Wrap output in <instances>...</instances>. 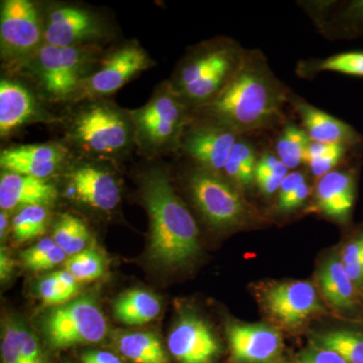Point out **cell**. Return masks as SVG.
Here are the masks:
<instances>
[{
	"label": "cell",
	"instance_id": "cell-1",
	"mask_svg": "<svg viewBox=\"0 0 363 363\" xmlns=\"http://www.w3.org/2000/svg\"><path fill=\"white\" fill-rule=\"evenodd\" d=\"M291 93L259 51L245 52L242 63L210 104L195 109L200 121L220 124L238 133L271 130L284 121Z\"/></svg>",
	"mask_w": 363,
	"mask_h": 363
},
{
	"label": "cell",
	"instance_id": "cell-2",
	"mask_svg": "<svg viewBox=\"0 0 363 363\" xmlns=\"http://www.w3.org/2000/svg\"><path fill=\"white\" fill-rule=\"evenodd\" d=\"M140 198L150 221L149 257L157 267L178 269L199 255V231L168 173L152 167L140 178Z\"/></svg>",
	"mask_w": 363,
	"mask_h": 363
},
{
	"label": "cell",
	"instance_id": "cell-3",
	"mask_svg": "<svg viewBox=\"0 0 363 363\" xmlns=\"http://www.w3.org/2000/svg\"><path fill=\"white\" fill-rule=\"evenodd\" d=\"M245 52L228 38L195 45L186 52L168 83L189 108H199L218 96L230 82Z\"/></svg>",
	"mask_w": 363,
	"mask_h": 363
},
{
	"label": "cell",
	"instance_id": "cell-4",
	"mask_svg": "<svg viewBox=\"0 0 363 363\" xmlns=\"http://www.w3.org/2000/svg\"><path fill=\"white\" fill-rule=\"evenodd\" d=\"M102 58L97 45L61 48L44 44L18 68L25 69L45 100L73 102Z\"/></svg>",
	"mask_w": 363,
	"mask_h": 363
},
{
	"label": "cell",
	"instance_id": "cell-5",
	"mask_svg": "<svg viewBox=\"0 0 363 363\" xmlns=\"http://www.w3.org/2000/svg\"><path fill=\"white\" fill-rule=\"evenodd\" d=\"M128 113L135 130V145L147 157L180 149L182 138L191 123L190 108L168 81L157 86L147 104Z\"/></svg>",
	"mask_w": 363,
	"mask_h": 363
},
{
	"label": "cell",
	"instance_id": "cell-6",
	"mask_svg": "<svg viewBox=\"0 0 363 363\" xmlns=\"http://www.w3.org/2000/svg\"><path fill=\"white\" fill-rule=\"evenodd\" d=\"M69 140L90 156L112 159L135 145V130L128 111L105 99L85 102L73 114Z\"/></svg>",
	"mask_w": 363,
	"mask_h": 363
},
{
	"label": "cell",
	"instance_id": "cell-7",
	"mask_svg": "<svg viewBox=\"0 0 363 363\" xmlns=\"http://www.w3.org/2000/svg\"><path fill=\"white\" fill-rule=\"evenodd\" d=\"M187 187L198 211L215 229L238 228L253 218L238 186L222 174L196 167L188 175Z\"/></svg>",
	"mask_w": 363,
	"mask_h": 363
},
{
	"label": "cell",
	"instance_id": "cell-8",
	"mask_svg": "<svg viewBox=\"0 0 363 363\" xmlns=\"http://www.w3.org/2000/svg\"><path fill=\"white\" fill-rule=\"evenodd\" d=\"M43 333L48 347L55 351L95 344L106 337V319L94 298H74L48 313Z\"/></svg>",
	"mask_w": 363,
	"mask_h": 363
},
{
	"label": "cell",
	"instance_id": "cell-9",
	"mask_svg": "<svg viewBox=\"0 0 363 363\" xmlns=\"http://www.w3.org/2000/svg\"><path fill=\"white\" fill-rule=\"evenodd\" d=\"M44 45V20L30 0H6L0 11L2 63L18 68Z\"/></svg>",
	"mask_w": 363,
	"mask_h": 363
},
{
	"label": "cell",
	"instance_id": "cell-10",
	"mask_svg": "<svg viewBox=\"0 0 363 363\" xmlns=\"http://www.w3.org/2000/svg\"><path fill=\"white\" fill-rule=\"evenodd\" d=\"M154 65V60L138 40H128L104 56L94 73L83 82L73 104L105 99Z\"/></svg>",
	"mask_w": 363,
	"mask_h": 363
},
{
	"label": "cell",
	"instance_id": "cell-11",
	"mask_svg": "<svg viewBox=\"0 0 363 363\" xmlns=\"http://www.w3.org/2000/svg\"><path fill=\"white\" fill-rule=\"evenodd\" d=\"M259 298L267 316L279 326L290 330H297L325 312L316 288L309 281L269 284L262 289Z\"/></svg>",
	"mask_w": 363,
	"mask_h": 363
},
{
	"label": "cell",
	"instance_id": "cell-12",
	"mask_svg": "<svg viewBox=\"0 0 363 363\" xmlns=\"http://www.w3.org/2000/svg\"><path fill=\"white\" fill-rule=\"evenodd\" d=\"M108 35L99 14L76 4L55 7L44 21V44L55 47L98 45Z\"/></svg>",
	"mask_w": 363,
	"mask_h": 363
},
{
	"label": "cell",
	"instance_id": "cell-13",
	"mask_svg": "<svg viewBox=\"0 0 363 363\" xmlns=\"http://www.w3.org/2000/svg\"><path fill=\"white\" fill-rule=\"evenodd\" d=\"M226 338L230 363H291L281 331L271 325L230 322Z\"/></svg>",
	"mask_w": 363,
	"mask_h": 363
},
{
	"label": "cell",
	"instance_id": "cell-14",
	"mask_svg": "<svg viewBox=\"0 0 363 363\" xmlns=\"http://www.w3.org/2000/svg\"><path fill=\"white\" fill-rule=\"evenodd\" d=\"M238 135L220 124L199 121L189 124L180 149L196 162L198 168L222 174L231 150L240 138Z\"/></svg>",
	"mask_w": 363,
	"mask_h": 363
},
{
	"label": "cell",
	"instance_id": "cell-15",
	"mask_svg": "<svg viewBox=\"0 0 363 363\" xmlns=\"http://www.w3.org/2000/svg\"><path fill=\"white\" fill-rule=\"evenodd\" d=\"M169 357L176 363H217L222 354L220 341L211 327L195 315H186L169 332Z\"/></svg>",
	"mask_w": 363,
	"mask_h": 363
},
{
	"label": "cell",
	"instance_id": "cell-16",
	"mask_svg": "<svg viewBox=\"0 0 363 363\" xmlns=\"http://www.w3.org/2000/svg\"><path fill=\"white\" fill-rule=\"evenodd\" d=\"M66 194L86 206L109 212L121 202V187L108 169L94 164H78L66 175Z\"/></svg>",
	"mask_w": 363,
	"mask_h": 363
},
{
	"label": "cell",
	"instance_id": "cell-17",
	"mask_svg": "<svg viewBox=\"0 0 363 363\" xmlns=\"http://www.w3.org/2000/svg\"><path fill=\"white\" fill-rule=\"evenodd\" d=\"M68 157V150L59 143L18 145L2 150V169L35 178L49 179L59 171Z\"/></svg>",
	"mask_w": 363,
	"mask_h": 363
},
{
	"label": "cell",
	"instance_id": "cell-18",
	"mask_svg": "<svg viewBox=\"0 0 363 363\" xmlns=\"http://www.w3.org/2000/svg\"><path fill=\"white\" fill-rule=\"evenodd\" d=\"M357 195V179L352 171H333L320 178L315 189V209L346 223L350 219Z\"/></svg>",
	"mask_w": 363,
	"mask_h": 363
},
{
	"label": "cell",
	"instance_id": "cell-19",
	"mask_svg": "<svg viewBox=\"0 0 363 363\" xmlns=\"http://www.w3.org/2000/svg\"><path fill=\"white\" fill-rule=\"evenodd\" d=\"M58 198V189L48 179L35 178L2 171L0 176V207L11 211L28 206H49Z\"/></svg>",
	"mask_w": 363,
	"mask_h": 363
},
{
	"label": "cell",
	"instance_id": "cell-20",
	"mask_svg": "<svg viewBox=\"0 0 363 363\" xmlns=\"http://www.w3.org/2000/svg\"><path fill=\"white\" fill-rule=\"evenodd\" d=\"M289 101L302 121L305 131L312 142L355 147L362 138L350 124L308 104L302 98L290 94Z\"/></svg>",
	"mask_w": 363,
	"mask_h": 363
},
{
	"label": "cell",
	"instance_id": "cell-21",
	"mask_svg": "<svg viewBox=\"0 0 363 363\" xmlns=\"http://www.w3.org/2000/svg\"><path fill=\"white\" fill-rule=\"evenodd\" d=\"M47 116L38 104L35 95L16 81L0 82V135L6 138L26 124L45 121Z\"/></svg>",
	"mask_w": 363,
	"mask_h": 363
},
{
	"label": "cell",
	"instance_id": "cell-22",
	"mask_svg": "<svg viewBox=\"0 0 363 363\" xmlns=\"http://www.w3.org/2000/svg\"><path fill=\"white\" fill-rule=\"evenodd\" d=\"M318 285L326 302L336 311L352 313L359 307L358 289L353 284L339 255L329 257L318 272Z\"/></svg>",
	"mask_w": 363,
	"mask_h": 363
},
{
	"label": "cell",
	"instance_id": "cell-23",
	"mask_svg": "<svg viewBox=\"0 0 363 363\" xmlns=\"http://www.w3.org/2000/svg\"><path fill=\"white\" fill-rule=\"evenodd\" d=\"M0 353L1 363H49L37 336L18 320L6 324Z\"/></svg>",
	"mask_w": 363,
	"mask_h": 363
},
{
	"label": "cell",
	"instance_id": "cell-24",
	"mask_svg": "<svg viewBox=\"0 0 363 363\" xmlns=\"http://www.w3.org/2000/svg\"><path fill=\"white\" fill-rule=\"evenodd\" d=\"M117 354L130 363H172L168 348L152 332L130 331L117 334L113 340Z\"/></svg>",
	"mask_w": 363,
	"mask_h": 363
},
{
	"label": "cell",
	"instance_id": "cell-25",
	"mask_svg": "<svg viewBox=\"0 0 363 363\" xmlns=\"http://www.w3.org/2000/svg\"><path fill=\"white\" fill-rule=\"evenodd\" d=\"M162 305L154 294L147 291H128L114 303V316L121 323L143 325L156 319L161 313Z\"/></svg>",
	"mask_w": 363,
	"mask_h": 363
},
{
	"label": "cell",
	"instance_id": "cell-26",
	"mask_svg": "<svg viewBox=\"0 0 363 363\" xmlns=\"http://www.w3.org/2000/svg\"><path fill=\"white\" fill-rule=\"evenodd\" d=\"M312 342L336 351L348 363H363V330L336 329L312 336Z\"/></svg>",
	"mask_w": 363,
	"mask_h": 363
},
{
	"label": "cell",
	"instance_id": "cell-27",
	"mask_svg": "<svg viewBox=\"0 0 363 363\" xmlns=\"http://www.w3.org/2000/svg\"><path fill=\"white\" fill-rule=\"evenodd\" d=\"M257 160L259 157H257L252 145L247 140L238 138L222 175L238 188H250L255 183Z\"/></svg>",
	"mask_w": 363,
	"mask_h": 363
},
{
	"label": "cell",
	"instance_id": "cell-28",
	"mask_svg": "<svg viewBox=\"0 0 363 363\" xmlns=\"http://www.w3.org/2000/svg\"><path fill=\"white\" fill-rule=\"evenodd\" d=\"M91 238L84 221L70 213L61 215L52 231V240L68 257L85 250Z\"/></svg>",
	"mask_w": 363,
	"mask_h": 363
},
{
	"label": "cell",
	"instance_id": "cell-29",
	"mask_svg": "<svg viewBox=\"0 0 363 363\" xmlns=\"http://www.w3.org/2000/svg\"><path fill=\"white\" fill-rule=\"evenodd\" d=\"M301 75L308 76L320 72H336L363 78V52H341L326 59L303 62L298 66Z\"/></svg>",
	"mask_w": 363,
	"mask_h": 363
},
{
	"label": "cell",
	"instance_id": "cell-30",
	"mask_svg": "<svg viewBox=\"0 0 363 363\" xmlns=\"http://www.w3.org/2000/svg\"><path fill=\"white\" fill-rule=\"evenodd\" d=\"M79 292L78 281L64 269L40 279L38 295L45 306H61L70 302Z\"/></svg>",
	"mask_w": 363,
	"mask_h": 363
},
{
	"label": "cell",
	"instance_id": "cell-31",
	"mask_svg": "<svg viewBox=\"0 0 363 363\" xmlns=\"http://www.w3.org/2000/svg\"><path fill=\"white\" fill-rule=\"evenodd\" d=\"M310 143L311 140L304 130L289 124L277 143V156L286 168L296 169L305 162L306 152Z\"/></svg>",
	"mask_w": 363,
	"mask_h": 363
},
{
	"label": "cell",
	"instance_id": "cell-32",
	"mask_svg": "<svg viewBox=\"0 0 363 363\" xmlns=\"http://www.w3.org/2000/svg\"><path fill=\"white\" fill-rule=\"evenodd\" d=\"M49 212L45 206L21 208L14 216L13 233L18 242H26L38 238L47 228Z\"/></svg>",
	"mask_w": 363,
	"mask_h": 363
},
{
	"label": "cell",
	"instance_id": "cell-33",
	"mask_svg": "<svg viewBox=\"0 0 363 363\" xmlns=\"http://www.w3.org/2000/svg\"><path fill=\"white\" fill-rule=\"evenodd\" d=\"M65 269L77 281H94L104 274L105 266L96 250H85L69 257Z\"/></svg>",
	"mask_w": 363,
	"mask_h": 363
},
{
	"label": "cell",
	"instance_id": "cell-34",
	"mask_svg": "<svg viewBox=\"0 0 363 363\" xmlns=\"http://www.w3.org/2000/svg\"><path fill=\"white\" fill-rule=\"evenodd\" d=\"M346 272L358 290L363 289V230L353 235L339 253Z\"/></svg>",
	"mask_w": 363,
	"mask_h": 363
},
{
	"label": "cell",
	"instance_id": "cell-35",
	"mask_svg": "<svg viewBox=\"0 0 363 363\" xmlns=\"http://www.w3.org/2000/svg\"><path fill=\"white\" fill-rule=\"evenodd\" d=\"M347 149L348 147H345V145H333L328 152H325L321 156L309 160V161L306 162V164L309 166L313 175L318 177V178H322V177L326 176L327 174L333 172V169L343 159Z\"/></svg>",
	"mask_w": 363,
	"mask_h": 363
},
{
	"label": "cell",
	"instance_id": "cell-36",
	"mask_svg": "<svg viewBox=\"0 0 363 363\" xmlns=\"http://www.w3.org/2000/svg\"><path fill=\"white\" fill-rule=\"evenodd\" d=\"M291 363H348L336 351L310 342Z\"/></svg>",
	"mask_w": 363,
	"mask_h": 363
},
{
	"label": "cell",
	"instance_id": "cell-37",
	"mask_svg": "<svg viewBox=\"0 0 363 363\" xmlns=\"http://www.w3.org/2000/svg\"><path fill=\"white\" fill-rule=\"evenodd\" d=\"M54 240L50 238H43L37 245L21 253V262L28 269H32L38 262L55 247Z\"/></svg>",
	"mask_w": 363,
	"mask_h": 363
},
{
	"label": "cell",
	"instance_id": "cell-38",
	"mask_svg": "<svg viewBox=\"0 0 363 363\" xmlns=\"http://www.w3.org/2000/svg\"><path fill=\"white\" fill-rule=\"evenodd\" d=\"M310 193H311V188L306 182L284 201L277 202V211L279 212V213L294 211V210L304 204L306 200L309 197Z\"/></svg>",
	"mask_w": 363,
	"mask_h": 363
},
{
	"label": "cell",
	"instance_id": "cell-39",
	"mask_svg": "<svg viewBox=\"0 0 363 363\" xmlns=\"http://www.w3.org/2000/svg\"><path fill=\"white\" fill-rule=\"evenodd\" d=\"M255 171L266 172L283 178L289 174V169L281 162L278 156L272 154H264L259 157Z\"/></svg>",
	"mask_w": 363,
	"mask_h": 363
},
{
	"label": "cell",
	"instance_id": "cell-40",
	"mask_svg": "<svg viewBox=\"0 0 363 363\" xmlns=\"http://www.w3.org/2000/svg\"><path fill=\"white\" fill-rule=\"evenodd\" d=\"M80 363H126L116 352L102 350H86L80 354Z\"/></svg>",
	"mask_w": 363,
	"mask_h": 363
},
{
	"label": "cell",
	"instance_id": "cell-41",
	"mask_svg": "<svg viewBox=\"0 0 363 363\" xmlns=\"http://www.w3.org/2000/svg\"><path fill=\"white\" fill-rule=\"evenodd\" d=\"M283 177L274 176L266 172L255 171V183L262 194L271 196L278 192L283 183Z\"/></svg>",
	"mask_w": 363,
	"mask_h": 363
},
{
	"label": "cell",
	"instance_id": "cell-42",
	"mask_svg": "<svg viewBox=\"0 0 363 363\" xmlns=\"http://www.w3.org/2000/svg\"><path fill=\"white\" fill-rule=\"evenodd\" d=\"M67 257H68V255H66V252H64L61 247L55 245L40 262H38L37 264L33 266L32 271H49V269H52V267L58 266L61 262H65Z\"/></svg>",
	"mask_w": 363,
	"mask_h": 363
},
{
	"label": "cell",
	"instance_id": "cell-43",
	"mask_svg": "<svg viewBox=\"0 0 363 363\" xmlns=\"http://www.w3.org/2000/svg\"><path fill=\"white\" fill-rule=\"evenodd\" d=\"M304 183H306L305 175L301 172H293V173L288 174L284 178L283 183L279 188L277 202L284 201Z\"/></svg>",
	"mask_w": 363,
	"mask_h": 363
},
{
	"label": "cell",
	"instance_id": "cell-44",
	"mask_svg": "<svg viewBox=\"0 0 363 363\" xmlns=\"http://www.w3.org/2000/svg\"><path fill=\"white\" fill-rule=\"evenodd\" d=\"M13 272V262L4 248L0 252V278L1 281H6Z\"/></svg>",
	"mask_w": 363,
	"mask_h": 363
},
{
	"label": "cell",
	"instance_id": "cell-45",
	"mask_svg": "<svg viewBox=\"0 0 363 363\" xmlns=\"http://www.w3.org/2000/svg\"><path fill=\"white\" fill-rule=\"evenodd\" d=\"M9 217H7L6 212L1 211V213H0V236H1L2 240L6 238L7 233H9Z\"/></svg>",
	"mask_w": 363,
	"mask_h": 363
},
{
	"label": "cell",
	"instance_id": "cell-46",
	"mask_svg": "<svg viewBox=\"0 0 363 363\" xmlns=\"http://www.w3.org/2000/svg\"><path fill=\"white\" fill-rule=\"evenodd\" d=\"M63 363H72V362H63Z\"/></svg>",
	"mask_w": 363,
	"mask_h": 363
},
{
	"label": "cell",
	"instance_id": "cell-47",
	"mask_svg": "<svg viewBox=\"0 0 363 363\" xmlns=\"http://www.w3.org/2000/svg\"><path fill=\"white\" fill-rule=\"evenodd\" d=\"M362 295H363V289H362Z\"/></svg>",
	"mask_w": 363,
	"mask_h": 363
}]
</instances>
